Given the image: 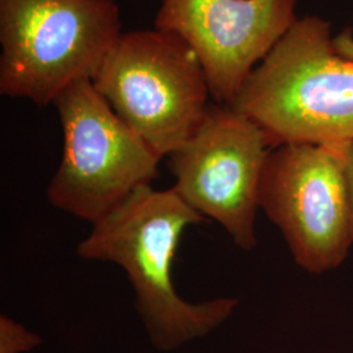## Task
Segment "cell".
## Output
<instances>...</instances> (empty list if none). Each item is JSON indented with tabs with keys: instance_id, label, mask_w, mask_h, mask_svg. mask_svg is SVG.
<instances>
[{
	"instance_id": "6da1fadb",
	"label": "cell",
	"mask_w": 353,
	"mask_h": 353,
	"mask_svg": "<svg viewBox=\"0 0 353 353\" xmlns=\"http://www.w3.org/2000/svg\"><path fill=\"white\" fill-rule=\"evenodd\" d=\"M203 221L173 189L143 186L93 224L77 255L126 271L135 306L154 348L169 352L204 338L227 321L239 300L192 303L176 293L172 267L186 228Z\"/></svg>"
},
{
	"instance_id": "7a4b0ae2",
	"label": "cell",
	"mask_w": 353,
	"mask_h": 353,
	"mask_svg": "<svg viewBox=\"0 0 353 353\" xmlns=\"http://www.w3.org/2000/svg\"><path fill=\"white\" fill-rule=\"evenodd\" d=\"M233 109L261 127L271 148L353 140V61L334 46L331 24L297 19L258 64Z\"/></svg>"
},
{
	"instance_id": "3957f363",
	"label": "cell",
	"mask_w": 353,
	"mask_h": 353,
	"mask_svg": "<svg viewBox=\"0 0 353 353\" xmlns=\"http://www.w3.org/2000/svg\"><path fill=\"white\" fill-rule=\"evenodd\" d=\"M114 0H0V93L38 106L90 79L122 36Z\"/></svg>"
},
{
	"instance_id": "277c9868",
	"label": "cell",
	"mask_w": 353,
	"mask_h": 353,
	"mask_svg": "<svg viewBox=\"0 0 353 353\" xmlns=\"http://www.w3.org/2000/svg\"><path fill=\"white\" fill-rule=\"evenodd\" d=\"M92 83L161 159L194 137L210 106L208 83L195 52L157 28L123 32Z\"/></svg>"
},
{
	"instance_id": "5b68a950",
	"label": "cell",
	"mask_w": 353,
	"mask_h": 353,
	"mask_svg": "<svg viewBox=\"0 0 353 353\" xmlns=\"http://www.w3.org/2000/svg\"><path fill=\"white\" fill-rule=\"evenodd\" d=\"M63 130V156L48 188L49 202L92 224L159 174L161 157L114 112L90 79L77 80L52 103Z\"/></svg>"
},
{
	"instance_id": "8992f818",
	"label": "cell",
	"mask_w": 353,
	"mask_h": 353,
	"mask_svg": "<svg viewBox=\"0 0 353 353\" xmlns=\"http://www.w3.org/2000/svg\"><path fill=\"white\" fill-rule=\"evenodd\" d=\"M259 208L305 271L325 274L339 267L353 245L341 144L272 148L261 179Z\"/></svg>"
},
{
	"instance_id": "52a82bcc",
	"label": "cell",
	"mask_w": 353,
	"mask_h": 353,
	"mask_svg": "<svg viewBox=\"0 0 353 353\" xmlns=\"http://www.w3.org/2000/svg\"><path fill=\"white\" fill-rule=\"evenodd\" d=\"M271 150L265 132L250 118L229 105L210 103L194 137L168 156L176 176L173 190L250 252L256 245L259 186Z\"/></svg>"
},
{
	"instance_id": "ba28073f",
	"label": "cell",
	"mask_w": 353,
	"mask_h": 353,
	"mask_svg": "<svg viewBox=\"0 0 353 353\" xmlns=\"http://www.w3.org/2000/svg\"><path fill=\"white\" fill-rule=\"evenodd\" d=\"M297 0H160L154 28L195 52L216 103L232 105L297 21Z\"/></svg>"
},
{
	"instance_id": "9c48e42d",
	"label": "cell",
	"mask_w": 353,
	"mask_h": 353,
	"mask_svg": "<svg viewBox=\"0 0 353 353\" xmlns=\"http://www.w3.org/2000/svg\"><path fill=\"white\" fill-rule=\"evenodd\" d=\"M42 344V338L8 316H0V353H24Z\"/></svg>"
},
{
	"instance_id": "30bf717a",
	"label": "cell",
	"mask_w": 353,
	"mask_h": 353,
	"mask_svg": "<svg viewBox=\"0 0 353 353\" xmlns=\"http://www.w3.org/2000/svg\"><path fill=\"white\" fill-rule=\"evenodd\" d=\"M341 151H343L344 176H345V183H347V194H348L353 228V140L341 144Z\"/></svg>"
},
{
	"instance_id": "8fae6325",
	"label": "cell",
	"mask_w": 353,
	"mask_h": 353,
	"mask_svg": "<svg viewBox=\"0 0 353 353\" xmlns=\"http://www.w3.org/2000/svg\"><path fill=\"white\" fill-rule=\"evenodd\" d=\"M334 46L341 55L353 61V29L345 28L336 34L334 37Z\"/></svg>"
}]
</instances>
